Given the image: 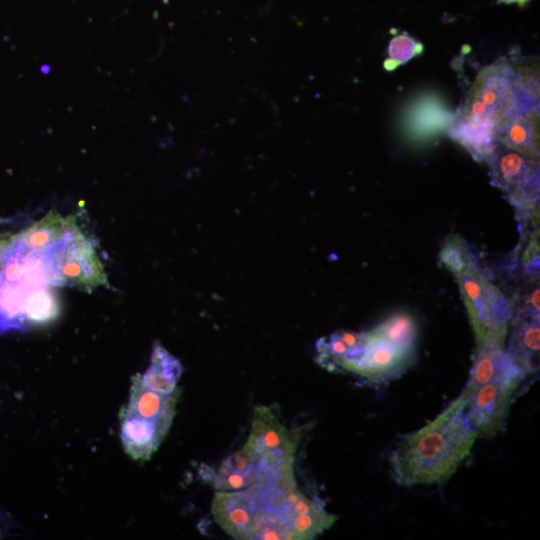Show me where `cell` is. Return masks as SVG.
<instances>
[{"label": "cell", "instance_id": "1", "mask_svg": "<svg viewBox=\"0 0 540 540\" xmlns=\"http://www.w3.org/2000/svg\"><path fill=\"white\" fill-rule=\"evenodd\" d=\"M211 512L227 534L243 540H305L328 530L337 516L306 496L294 472L263 476L235 491H217Z\"/></svg>", "mask_w": 540, "mask_h": 540}, {"label": "cell", "instance_id": "2", "mask_svg": "<svg viewBox=\"0 0 540 540\" xmlns=\"http://www.w3.org/2000/svg\"><path fill=\"white\" fill-rule=\"evenodd\" d=\"M467 400L462 391L432 421L391 451L389 461L399 485L446 482L470 455L478 436L466 416Z\"/></svg>", "mask_w": 540, "mask_h": 540}, {"label": "cell", "instance_id": "3", "mask_svg": "<svg viewBox=\"0 0 540 540\" xmlns=\"http://www.w3.org/2000/svg\"><path fill=\"white\" fill-rule=\"evenodd\" d=\"M179 395V388L170 394L147 388L140 373L131 377L129 399L119 414L120 439L129 457L146 461L156 452L170 430Z\"/></svg>", "mask_w": 540, "mask_h": 540}, {"label": "cell", "instance_id": "4", "mask_svg": "<svg viewBox=\"0 0 540 540\" xmlns=\"http://www.w3.org/2000/svg\"><path fill=\"white\" fill-rule=\"evenodd\" d=\"M474 332L477 351L494 343L505 346L511 304L477 265L454 274Z\"/></svg>", "mask_w": 540, "mask_h": 540}, {"label": "cell", "instance_id": "5", "mask_svg": "<svg viewBox=\"0 0 540 540\" xmlns=\"http://www.w3.org/2000/svg\"><path fill=\"white\" fill-rule=\"evenodd\" d=\"M538 158L497 143L488 161L493 184L505 192L521 223L528 226L538 221Z\"/></svg>", "mask_w": 540, "mask_h": 540}, {"label": "cell", "instance_id": "6", "mask_svg": "<svg viewBox=\"0 0 540 540\" xmlns=\"http://www.w3.org/2000/svg\"><path fill=\"white\" fill-rule=\"evenodd\" d=\"M310 425L287 428L267 406L254 408L251 430L242 446L268 470H294L295 452Z\"/></svg>", "mask_w": 540, "mask_h": 540}, {"label": "cell", "instance_id": "7", "mask_svg": "<svg viewBox=\"0 0 540 540\" xmlns=\"http://www.w3.org/2000/svg\"><path fill=\"white\" fill-rule=\"evenodd\" d=\"M518 91L512 66L499 59L480 70L458 115L497 124L518 109Z\"/></svg>", "mask_w": 540, "mask_h": 540}, {"label": "cell", "instance_id": "8", "mask_svg": "<svg viewBox=\"0 0 540 540\" xmlns=\"http://www.w3.org/2000/svg\"><path fill=\"white\" fill-rule=\"evenodd\" d=\"M525 377L522 369L515 364L468 396L466 416L478 437L489 439L502 430L513 397Z\"/></svg>", "mask_w": 540, "mask_h": 540}, {"label": "cell", "instance_id": "9", "mask_svg": "<svg viewBox=\"0 0 540 540\" xmlns=\"http://www.w3.org/2000/svg\"><path fill=\"white\" fill-rule=\"evenodd\" d=\"M49 263L53 284L75 286L86 292L108 284L94 247L81 232L52 252Z\"/></svg>", "mask_w": 540, "mask_h": 540}, {"label": "cell", "instance_id": "10", "mask_svg": "<svg viewBox=\"0 0 540 540\" xmlns=\"http://www.w3.org/2000/svg\"><path fill=\"white\" fill-rule=\"evenodd\" d=\"M368 341L363 355L350 373L373 383H387L400 376L415 358L414 351L398 348L367 331Z\"/></svg>", "mask_w": 540, "mask_h": 540}, {"label": "cell", "instance_id": "11", "mask_svg": "<svg viewBox=\"0 0 540 540\" xmlns=\"http://www.w3.org/2000/svg\"><path fill=\"white\" fill-rule=\"evenodd\" d=\"M80 232L73 217L63 218L56 211H51L16 235L12 249L25 254L47 256Z\"/></svg>", "mask_w": 540, "mask_h": 540}, {"label": "cell", "instance_id": "12", "mask_svg": "<svg viewBox=\"0 0 540 540\" xmlns=\"http://www.w3.org/2000/svg\"><path fill=\"white\" fill-rule=\"evenodd\" d=\"M497 143L519 153L539 157L538 108L515 109L495 126Z\"/></svg>", "mask_w": 540, "mask_h": 540}, {"label": "cell", "instance_id": "13", "mask_svg": "<svg viewBox=\"0 0 540 540\" xmlns=\"http://www.w3.org/2000/svg\"><path fill=\"white\" fill-rule=\"evenodd\" d=\"M367 341V332L337 331L317 341L316 360L327 370L350 373L363 355Z\"/></svg>", "mask_w": 540, "mask_h": 540}, {"label": "cell", "instance_id": "14", "mask_svg": "<svg viewBox=\"0 0 540 540\" xmlns=\"http://www.w3.org/2000/svg\"><path fill=\"white\" fill-rule=\"evenodd\" d=\"M508 353L526 376L539 367V312L512 316Z\"/></svg>", "mask_w": 540, "mask_h": 540}, {"label": "cell", "instance_id": "15", "mask_svg": "<svg viewBox=\"0 0 540 540\" xmlns=\"http://www.w3.org/2000/svg\"><path fill=\"white\" fill-rule=\"evenodd\" d=\"M233 118L238 126L255 131H268L277 126L279 110L275 102L262 90L245 91L237 100Z\"/></svg>", "mask_w": 540, "mask_h": 540}, {"label": "cell", "instance_id": "16", "mask_svg": "<svg viewBox=\"0 0 540 540\" xmlns=\"http://www.w3.org/2000/svg\"><path fill=\"white\" fill-rule=\"evenodd\" d=\"M495 126L487 120L457 115L452 121L450 135L476 160L488 162L497 145Z\"/></svg>", "mask_w": 540, "mask_h": 540}, {"label": "cell", "instance_id": "17", "mask_svg": "<svg viewBox=\"0 0 540 540\" xmlns=\"http://www.w3.org/2000/svg\"><path fill=\"white\" fill-rule=\"evenodd\" d=\"M264 468L243 447L230 454L214 475L217 491L240 490L256 482L264 475Z\"/></svg>", "mask_w": 540, "mask_h": 540}, {"label": "cell", "instance_id": "18", "mask_svg": "<svg viewBox=\"0 0 540 540\" xmlns=\"http://www.w3.org/2000/svg\"><path fill=\"white\" fill-rule=\"evenodd\" d=\"M182 372L183 367L180 360L159 342H155L150 365L144 373L140 374V377L147 388L159 393L170 394L177 389Z\"/></svg>", "mask_w": 540, "mask_h": 540}, {"label": "cell", "instance_id": "19", "mask_svg": "<svg viewBox=\"0 0 540 540\" xmlns=\"http://www.w3.org/2000/svg\"><path fill=\"white\" fill-rule=\"evenodd\" d=\"M417 331L416 319L407 312L395 313L370 330L372 334L392 345L414 352Z\"/></svg>", "mask_w": 540, "mask_h": 540}, {"label": "cell", "instance_id": "20", "mask_svg": "<svg viewBox=\"0 0 540 540\" xmlns=\"http://www.w3.org/2000/svg\"><path fill=\"white\" fill-rule=\"evenodd\" d=\"M59 313L58 302L51 291L37 288L31 291L24 304V316L35 323L54 319Z\"/></svg>", "mask_w": 540, "mask_h": 540}, {"label": "cell", "instance_id": "21", "mask_svg": "<svg viewBox=\"0 0 540 540\" xmlns=\"http://www.w3.org/2000/svg\"><path fill=\"white\" fill-rule=\"evenodd\" d=\"M439 257L440 262L454 274L476 265L465 241L457 235L446 240Z\"/></svg>", "mask_w": 540, "mask_h": 540}, {"label": "cell", "instance_id": "22", "mask_svg": "<svg viewBox=\"0 0 540 540\" xmlns=\"http://www.w3.org/2000/svg\"><path fill=\"white\" fill-rule=\"evenodd\" d=\"M422 51L423 45L416 42L412 37L406 34L397 35L389 43V58L384 63V66L388 70H393Z\"/></svg>", "mask_w": 540, "mask_h": 540}, {"label": "cell", "instance_id": "23", "mask_svg": "<svg viewBox=\"0 0 540 540\" xmlns=\"http://www.w3.org/2000/svg\"><path fill=\"white\" fill-rule=\"evenodd\" d=\"M16 235L10 232H0V275L9 258Z\"/></svg>", "mask_w": 540, "mask_h": 540}, {"label": "cell", "instance_id": "24", "mask_svg": "<svg viewBox=\"0 0 540 540\" xmlns=\"http://www.w3.org/2000/svg\"><path fill=\"white\" fill-rule=\"evenodd\" d=\"M499 1L505 2V3H508V4L516 3L519 6H524L529 2V0H499Z\"/></svg>", "mask_w": 540, "mask_h": 540}]
</instances>
